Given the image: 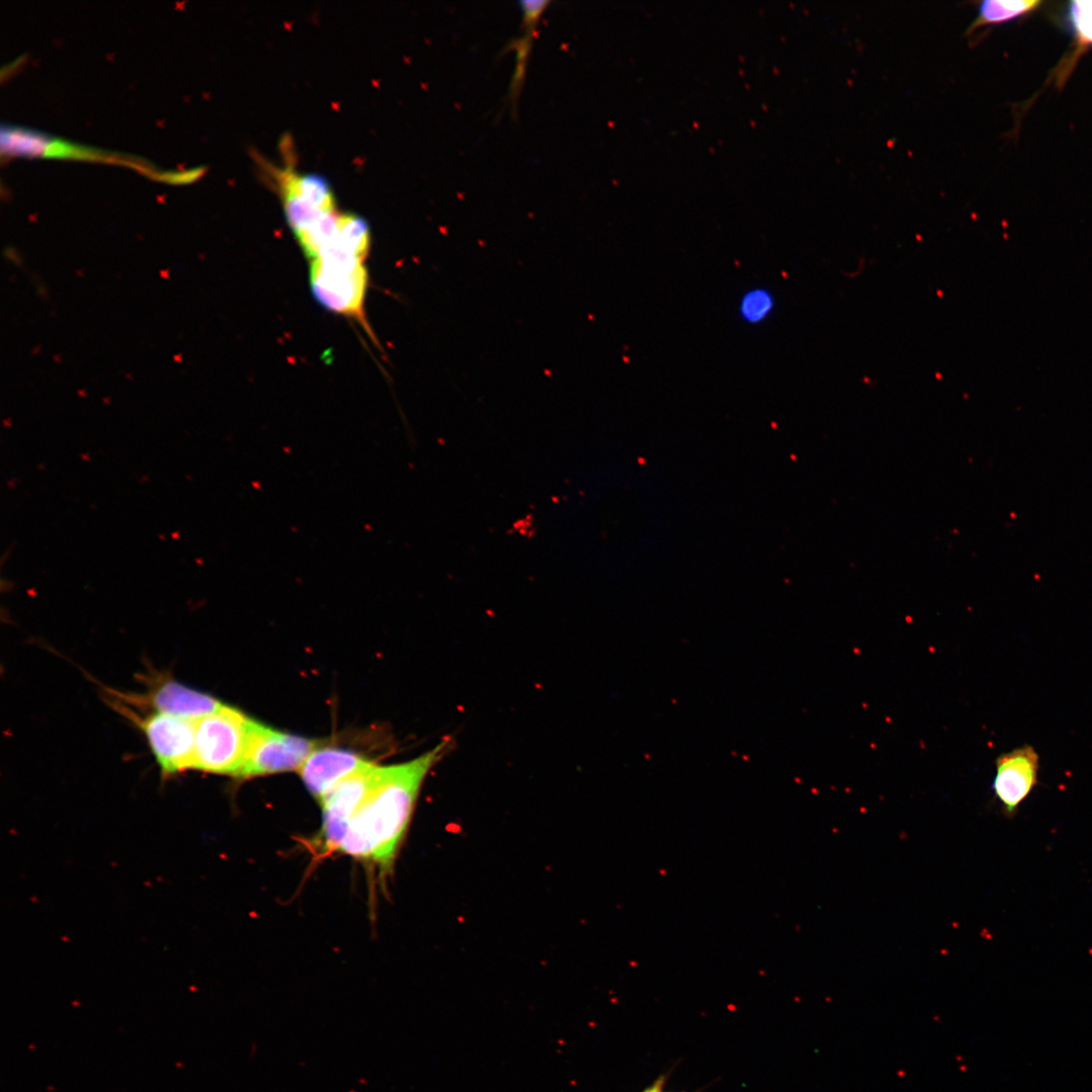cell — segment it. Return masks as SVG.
<instances>
[{
  "label": "cell",
  "instance_id": "277c9868",
  "mask_svg": "<svg viewBox=\"0 0 1092 1092\" xmlns=\"http://www.w3.org/2000/svg\"><path fill=\"white\" fill-rule=\"evenodd\" d=\"M0 154L3 157H49L118 163L135 168L144 175L163 181L166 172L135 156L83 146L50 134L11 124L0 127Z\"/></svg>",
  "mask_w": 1092,
  "mask_h": 1092
},
{
  "label": "cell",
  "instance_id": "4fadbf2b",
  "mask_svg": "<svg viewBox=\"0 0 1092 1092\" xmlns=\"http://www.w3.org/2000/svg\"><path fill=\"white\" fill-rule=\"evenodd\" d=\"M341 213L336 210L322 215L315 223L296 234L301 248L310 260L317 259L321 252L335 239L339 229Z\"/></svg>",
  "mask_w": 1092,
  "mask_h": 1092
},
{
  "label": "cell",
  "instance_id": "8992f818",
  "mask_svg": "<svg viewBox=\"0 0 1092 1092\" xmlns=\"http://www.w3.org/2000/svg\"><path fill=\"white\" fill-rule=\"evenodd\" d=\"M138 723L163 777L195 770L197 721L156 712Z\"/></svg>",
  "mask_w": 1092,
  "mask_h": 1092
},
{
  "label": "cell",
  "instance_id": "52a82bcc",
  "mask_svg": "<svg viewBox=\"0 0 1092 1092\" xmlns=\"http://www.w3.org/2000/svg\"><path fill=\"white\" fill-rule=\"evenodd\" d=\"M1040 757L1031 745L999 755L995 760L992 790L1003 814L1014 818L1039 783Z\"/></svg>",
  "mask_w": 1092,
  "mask_h": 1092
},
{
  "label": "cell",
  "instance_id": "8fae6325",
  "mask_svg": "<svg viewBox=\"0 0 1092 1092\" xmlns=\"http://www.w3.org/2000/svg\"><path fill=\"white\" fill-rule=\"evenodd\" d=\"M976 5V18L965 31V36L970 38L985 27L1001 25L1032 13L1042 3L1038 0H984Z\"/></svg>",
  "mask_w": 1092,
  "mask_h": 1092
},
{
  "label": "cell",
  "instance_id": "9c48e42d",
  "mask_svg": "<svg viewBox=\"0 0 1092 1092\" xmlns=\"http://www.w3.org/2000/svg\"><path fill=\"white\" fill-rule=\"evenodd\" d=\"M155 712L198 721L223 707L213 696L172 678L159 679L146 701Z\"/></svg>",
  "mask_w": 1092,
  "mask_h": 1092
},
{
  "label": "cell",
  "instance_id": "7a4b0ae2",
  "mask_svg": "<svg viewBox=\"0 0 1092 1092\" xmlns=\"http://www.w3.org/2000/svg\"><path fill=\"white\" fill-rule=\"evenodd\" d=\"M365 262L334 246L312 261L310 283L324 308L358 320L371 333L365 315L368 273Z\"/></svg>",
  "mask_w": 1092,
  "mask_h": 1092
},
{
  "label": "cell",
  "instance_id": "5bb4252c",
  "mask_svg": "<svg viewBox=\"0 0 1092 1092\" xmlns=\"http://www.w3.org/2000/svg\"><path fill=\"white\" fill-rule=\"evenodd\" d=\"M526 33L525 37L510 43V49L516 50L518 53V63L512 80L510 95V100L513 102V107L515 108L517 107V103L525 86L528 62L531 56L536 32L526 31Z\"/></svg>",
  "mask_w": 1092,
  "mask_h": 1092
},
{
  "label": "cell",
  "instance_id": "ac0fdd59",
  "mask_svg": "<svg viewBox=\"0 0 1092 1092\" xmlns=\"http://www.w3.org/2000/svg\"><path fill=\"white\" fill-rule=\"evenodd\" d=\"M6 256H7L8 261L13 262L17 266H19L22 263V259L19 255V252L16 251V250H11V249L7 250L6 251Z\"/></svg>",
  "mask_w": 1092,
  "mask_h": 1092
},
{
  "label": "cell",
  "instance_id": "e0dca14e",
  "mask_svg": "<svg viewBox=\"0 0 1092 1092\" xmlns=\"http://www.w3.org/2000/svg\"><path fill=\"white\" fill-rule=\"evenodd\" d=\"M549 2L546 0H524L521 3V9L523 12V28L525 31L536 32L537 28L546 12Z\"/></svg>",
  "mask_w": 1092,
  "mask_h": 1092
},
{
  "label": "cell",
  "instance_id": "30bf717a",
  "mask_svg": "<svg viewBox=\"0 0 1092 1092\" xmlns=\"http://www.w3.org/2000/svg\"><path fill=\"white\" fill-rule=\"evenodd\" d=\"M262 162L283 200H294L320 211L338 210L331 185L324 177Z\"/></svg>",
  "mask_w": 1092,
  "mask_h": 1092
},
{
  "label": "cell",
  "instance_id": "9a60e30c",
  "mask_svg": "<svg viewBox=\"0 0 1092 1092\" xmlns=\"http://www.w3.org/2000/svg\"><path fill=\"white\" fill-rule=\"evenodd\" d=\"M773 307L774 302L770 293L763 290H753L743 297L740 313L746 322L759 323L770 315Z\"/></svg>",
  "mask_w": 1092,
  "mask_h": 1092
},
{
  "label": "cell",
  "instance_id": "3957f363",
  "mask_svg": "<svg viewBox=\"0 0 1092 1092\" xmlns=\"http://www.w3.org/2000/svg\"><path fill=\"white\" fill-rule=\"evenodd\" d=\"M255 720L223 705L197 721L195 770L240 778Z\"/></svg>",
  "mask_w": 1092,
  "mask_h": 1092
},
{
  "label": "cell",
  "instance_id": "5b68a950",
  "mask_svg": "<svg viewBox=\"0 0 1092 1092\" xmlns=\"http://www.w3.org/2000/svg\"><path fill=\"white\" fill-rule=\"evenodd\" d=\"M321 744L317 740L281 732L255 720L248 757L240 778H254L300 770Z\"/></svg>",
  "mask_w": 1092,
  "mask_h": 1092
},
{
  "label": "cell",
  "instance_id": "7c38bea8",
  "mask_svg": "<svg viewBox=\"0 0 1092 1092\" xmlns=\"http://www.w3.org/2000/svg\"><path fill=\"white\" fill-rule=\"evenodd\" d=\"M371 242V229L364 218L353 213H341L338 233L329 246L339 248L365 262Z\"/></svg>",
  "mask_w": 1092,
  "mask_h": 1092
},
{
  "label": "cell",
  "instance_id": "2e32d148",
  "mask_svg": "<svg viewBox=\"0 0 1092 1092\" xmlns=\"http://www.w3.org/2000/svg\"><path fill=\"white\" fill-rule=\"evenodd\" d=\"M1069 18L1078 39L1084 44L1092 45V2L1077 0L1070 3Z\"/></svg>",
  "mask_w": 1092,
  "mask_h": 1092
},
{
  "label": "cell",
  "instance_id": "6da1fadb",
  "mask_svg": "<svg viewBox=\"0 0 1092 1092\" xmlns=\"http://www.w3.org/2000/svg\"><path fill=\"white\" fill-rule=\"evenodd\" d=\"M451 744L446 739L412 761L378 767L336 852L371 861L388 871L410 825L420 790Z\"/></svg>",
  "mask_w": 1092,
  "mask_h": 1092
},
{
  "label": "cell",
  "instance_id": "d6986e66",
  "mask_svg": "<svg viewBox=\"0 0 1092 1092\" xmlns=\"http://www.w3.org/2000/svg\"><path fill=\"white\" fill-rule=\"evenodd\" d=\"M644 1092H664V1091H663V1082H662V1079H660V1080H658L657 1082H655V1083H654V1084H653V1085H652L651 1087H649L648 1089H646V1090H645Z\"/></svg>",
  "mask_w": 1092,
  "mask_h": 1092
},
{
  "label": "cell",
  "instance_id": "ba28073f",
  "mask_svg": "<svg viewBox=\"0 0 1092 1092\" xmlns=\"http://www.w3.org/2000/svg\"><path fill=\"white\" fill-rule=\"evenodd\" d=\"M370 763L349 749L319 746L299 772L310 793L320 801L336 785Z\"/></svg>",
  "mask_w": 1092,
  "mask_h": 1092
}]
</instances>
